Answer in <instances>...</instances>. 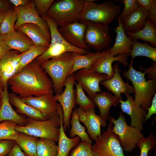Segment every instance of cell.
I'll use <instances>...</instances> for the list:
<instances>
[{"instance_id": "1", "label": "cell", "mask_w": 156, "mask_h": 156, "mask_svg": "<svg viewBox=\"0 0 156 156\" xmlns=\"http://www.w3.org/2000/svg\"><path fill=\"white\" fill-rule=\"evenodd\" d=\"M8 83L14 93L21 98L53 94L54 92L51 79L35 60L14 74Z\"/></svg>"}, {"instance_id": "2", "label": "cell", "mask_w": 156, "mask_h": 156, "mask_svg": "<svg viewBox=\"0 0 156 156\" xmlns=\"http://www.w3.org/2000/svg\"><path fill=\"white\" fill-rule=\"evenodd\" d=\"M77 53L67 52L54 57L40 64L51 79L55 94L62 92L64 83L69 75Z\"/></svg>"}, {"instance_id": "3", "label": "cell", "mask_w": 156, "mask_h": 156, "mask_svg": "<svg viewBox=\"0 0 156 156\" xmlns=\"http://www.w3.org/2000/svg\"><path fill=\"white\" fill-rule=\"evenodd\" d=\"M143 73L136 70L133 67L132 61L127 70L123 72L122 75L129 80L134 90L135 104L147 110L151 105V101L156 90V79L146 81Z\"/></svg>"}, {"instance_id": "4", "label": "cell", "mask_w": 156, "mask_h": 156, "mask_svg": "<svg viewBox=\"0 0 156 156\" xmlns=\"http://www.w3.org/2000/svg\"><path fill=\"white\" fill-rule=\"evenodd\" d=\"M85 0L54 1L46 14L58 27L79 21Z\"/></svg>"}, {"instance_id": "5", "label": "cell", "mask_w": 156, "mask_h": 156, "mask_svg": "<svg viewBox=\"0 0 156 156\" xmlns=\"http://www.w3.org/2000/svg\"><path fill=\"white\" fill-rule=\"evenodd\" d=\"M27 122L25 126L17 125L15 129L22 133L39 138L51 139L58 142L60 135V119L57 110L51 118L39 120L27 118Z\"/></svg>"}, {"instance_id": "6", "label": "cell", "mask_w": 156, "mask_h": 156, "mask_svg": "<svg viewBox=\"0 0 156 156\" xmlns=\"http://www.w3.org/2000/svg\"><path fill=\"white\" fill-rule=\"evenodd\" d=\"M121 6L112 1L100 3L85 0L83 10L79 21H88L109 25L120 13Z\"/></svg>"}, {"instance_id": "7", "label": "cell", "mask_w": 156, "mask_h": 156, "mask_svg": "<svg viewBox=\"0 0 156 156\" xmlns=\"http://www.w3.org/2000/svg\"><path fill=\"white\" fill-rule=\"evenodd\" d=\"M109 122L114 125L112 131L118 137L123 151L131 152L136 147L139 141L144 138L141 131L127 125L125 117L121 112L116 119L114 117H110Z\"/></svg>"}, {"instance_id": "8", "label": "cell", "mask_w": 156, "mask_h": 156, "mask_svg": "<svg viewBox=\"0 0 156 156\" xmlns=\"http://www.w3.org/2000/svg\"><path fill=\"white\" fill-rule=\"evenodd\" d=\"M80 22L86 26L84 39L87 45L98 52L108 48L112 40L109 25L88 21Z\"/></svg>"}, {"instance_id": "9", "label": "cell", "mask_w": 156, "mask_h": 156, "mask_svg": "<svg viewBox=\"0 0 156 156\" xmlns=\"http://www.w3.org/2000/svg\"><path fill=\"white\" fill-rule=\"evenodd\" d=\"M113 126L108 124L106 129L103 130L91 145L95 156H125L119 137L112 131Z\"/></svg>"}, {"instance_id": "10", "label": "cell", "mask_w": 156, "mask_h": 156, "mask_svg": "<svg viewBox=\"0 0 156 156\" xmlns=\"http://www.w3.org/2000/svg\"><path fill=\"white\" fill-rule=\"evenodd\" d=\"M75 82L74 74L68 75L63 83V86L65 87L64 91L60 94L54 96L62 108L65 132L67 129H69L71 114L76 104V90L74 88Z\"/></svg>"}, {"instance_id": "11", "label": "cell", "mask_w": 156, "mask_h": 156, "mask_svg": "<svg viewBox=\"0 0 156 156\" xmlns=\"http://www.w3.org/2000/svg\"><path fill=\"white\" fill-rule=\"evenodd\" d=\"M17 15L14 29L25 23H32L39 26L44 33L50 42L51 35L48 24L44 19L37 13L35 7L34 0H30L29 3L24 6H12Z\"/></svg>"}, {"instance_id": "12", "label": "cell", "mask_w": 156, "mask_h": 156, "mask_svg": "<svg viewBox=\"0 0 156 156\" xmlns=\"http://www.w3.org/2000/svg\"><path fill=\"white\" fill-rule=\"evenodd\" d=\"M73 74L75 81L81 85L91 100L95 94L101 92L100 83L107 79V75L96 73L90 68H82Z\"/></svg>"}, {"instance_id": "13", "label": "cell", "mask_w": 156, "mask_h": 156, "mask_svg": "<svg viewBox=\"0 0 156 156\" xmlns=\"http://www.w3.org/2000/svg\"><path fill=\"white\" fill-rule=\"evenodd\" d=\"M128 56L125 54H120L113 56L110 53V49L102 51L99 57L92 65L90 69L96 73L107 75V79L112 78L114 74V70L112 64L114 61H118L126 67L128 64Z\"/></svg>"}, {"instance_id": "14", "label": "cell", "mask_w": 156, "mask_h": 156, "mask_svg": "<svg viewBox=\"0 0 156 156\" xmlns=\"http://www.w3.org/2000/svg\"><path fill=\"white\" fill-rule=\"evenodd\" d=\"M86 27L85 24L79 21L58 27V29L62 37L70 45L87 50L90 47L84 42Z\"/></svg>"}, {"instance_id": "15", "label": "cell", "mask_w": 156, "mask_h": 156, "mask_svg": "<svg viewBox=\"0 0 156 156\" xmlns=\"http://www.w3.org/2000/svg\"><path fill=\"white\" fill-rule=\"evenodd\" d=\"M76 109L79 121L86 127L90 139L95 141L101 134V126L105 127L107 122L96 114L94 108H91L84 111L79 107Z\"/></svg>"}, {"instance_id": "16", "label": "cell", "mask_w": 156, "mask_h": 156, "mask_svg": "<svg viewBox=\"0 0 156 156\" xmlns=\"http://www.w3.org/2000/svg\"><path fill=\"white\" fill-rule=\"evenodd\" d=\"M21 99L25 103L40 111L47 119L52 117L57 111L59 105L51 94L37 96H30Z\"/></svg>"}, {"instance_id": "17", "label": "cell", "mask_w": 156, "mask_h": 156, "mask_svg": "<svg viewBox=\"0 0 156 156\" xmlns=\"http://www.w3.org/2000/svg\"><path fill=\"white\" fill-rule=\"evenodd\" d=\"M127 99L126 101L120 99L121 109L123 113L130 116V126L135 127L140 131L143 129V124L145 122V116L147 114V109L136 105L133 97L129 93L125 94Z\"/></svg>"}, {"instance_id": "18", "label": "cell", "mask_w": 156, "mask_h": 156, "mask_svg": "<svg viewBox=\"0 0 156 156\" xmlns=\"http://www.w3.org/2000/svg\"><path fill=\"white\" fill-rule=\"evenodd\" d=\"M113 67L115 72L113 76L109 79L101 81L100 84L104 86L109 91L112 92L119 99H122V93L125 94L127 93L134 94L133 86L130 85L128 81L125 82L122 79L118 63H115Z\"/></svg>"}, {"instance_id": "19", "label": "cell", "mask_w": 156, "mask_h": 156, "mask_svg": "<svg viewBox=\"0 0 156 156\" xmlns=\"http://www.w3.org/2000/svg\"><path fill=\"white\" fill-rule=\"evenodd\" d=\"M11 51L0 60V84L3 89L15 74L16 66L23 53Z\"/></svg>"}, {"instance_id": "20", "label": "cell", "mask_w": 156, "mask_h": 156, "mask_svg": "<svg viewBox=\"0 0 156 156\" xmlns=\"http://www.w3.org/2000/svg\"><path fill=\"white\" fill-rule=\"evenodd\" d=\"M8 85L1 93V104L0 107V122L9 120L16 123L17 125L25 126L27 122V118L17 114L12 108L10 102Z\"/></svg>"}, {"instance_id": "21", "label": "cell", "mask_w": 156, "mask_h": 156, "mask_svg": "<svg viewBox=\"0 0 156 156\" xmlns=\"http://www.w3.org/2000/svg\"><path fill=\"white\" fill-rule=\"evenodd\" d=\"M118 19V26L114 29L116 33L115 43L109 48L110 54L114 56L120 54H125L128 56L131 51L133 41L132 38L127 35L120 20Z\"/></svg>"}, {"instance_id": "22", "label": "cell", "mask_w": 156, "mask_h": 156, "mask_svg": "<svg viewBox=\"0 0 156 156\" xmlns=\"http://www.w3.org/2000/svg\"><path fill=\"white\" fill-rule=\"evenodd\" d=\"M148 14V11L140 7L134 10L120 21L125 31L135 33L142 29Z\"/></svg>"}, {"instance_id": "23", "label": "cell", "mask_w": 156, "mask_h": 156, "mask_svg": "<svg viewBox=\"0 0 156 156\" xmlns=\"http://www.w3.org/2000/svg\"><path fill=\"white\" fill-rule=\"evenodd\" d=\"M119 99L109 92L103 91L95 94L91 100L98 107L99 116L107 122L109 118V110L112 106H117L119 103Z\"/></svg>"}, {"instance_id": "24", "label": "cell", "mask_w": 156, "mask_h": 156, "mask_svg": "<svg viewBox=\"0 0 156 156\" xmlns=\"http://www.w3.org/2000/svg\"><path fill=\"white\" fill-rule=\"evenodd\" d=\"M6 44L11 50L23 53L29 50L34 44L32 40L22 32L15 30L3 36Z\"/></svg>"}, {"instance_id": "25", "label": "cell", "mask_w": 156, "mask_h": 156, "mask_svg": "<svg viewBox=\"0 0 156 156\" xmlns=\"http://www.w3.org/2000/svg\"><path fill=\"white\" fill-rule=\"evenodd\" d=\"M57 111L60 118V125L58 141V150L56 156H68L71 150L79 144L80 139L78 136L70 138L66 135L63 127L62 110L60 104Z\"/></svg>"}, {"instance_id": "26", "label": "cell", "mask_w": 156, "mask_h": 156, "mask_svg": "<svg viewBox=\"0 0 156 156\" xmlns=\"http://www.w3.org/2000/svg\"><path fill=\"white\" fill-rule=\"evenodd\" d=\"M10 102L16 108L19 114L24 115L32 120H43L48 119L38 110L23 102L21 98L14 93L8 94Z\"/></svg>"}, {"instance_id": "27", "label": "cell", "mask_w": 156, "mask_h": 156, "mask_svg": "<svg viewBox=\"0 0 156 156\" xmlns=\"http://www.w3.org/2000/svg\"><path fill=\"white\" fill-rule=\"evenodd\" d=\"M69 52L82 55L90 53L87 50L74 47H69L61 44H57L52 46H49L43 53L36 58L35 60L40 64L43 62L53 57Z\"/></svg>"}, {"instance_id": "28", "label": "cell", "mask_w": 156, "mask_h": 156, "mask_svg": "<svg viewBox=\"0 0 156 156\" xmlns=\"http://www.w3.org/2000/svg\"><path fill=\"white\" fill-rule=\"evenodd\" d=\"M15 30L22 32L28 36L35 45L49 47L50 42L40 28L32 23H25L19 26Z\"/></svg>"}, {"instance_id": "29", "label": "cell", "mask_w": 156, "mask_h": 156, "mask_svg": "<svg viewBox=\"0 0 156 156\" xmlns=\"http://www.w3.org/2000/svg\"><path fill=\"white\" fill-rule=\"evenodd\" d=\"M128 36L131 37L133 40L140 39L150 43L151 46L156 47V27L148 18L144 27L135 33L127 32Z\"/></svg>"}, {"instance_id": "30", "label": "cell", "mask_w": 156, "mask_h": 156, "mask_svg": "<svg viewBox=\"0 0 156 156\" xmlns=\"http://www.w3.org/2000/svg\"><path fill=\"white\" fill-rule=\"evenodd\" d=\"M38 138L19 132L15 140L26 156H37L36 147Z\"/></svg>"}, {"instance_id": "31", "label": "cell", "mask_w": 156, "mask_h": 156, "mask_svg": "<svg viewBox=\"0 0 156 156\" xmlns=\"http://www.w3.org/2000/svg\"><path fill=\"white\" fill-rule=\"evenodd\" d=\"M101 52H90L84 55L77 53L74 58L73 66L69 75L82 68H90L93 64L99 57Z\"/></svg>"}, {"instance_id": "32", "label": "cell", "mask_w": 156, "mask_h": 156, "mask_svg": "<svg viewBox=\"0 0 156 156\" xmlns=\"http://www.w3.org/2000/svg\"><path fill=\"white\" fill-rule=\"evenodd\" d=\"M49 47L34 44L29 50L24 52L16 66L15 74L19 73L26 66L43 53Z\"/></svg>"}, {"instance_id": "33", "label": "cell", "mask_w": 156, "mask_h": 156, "mask_svg": "<svg viewBox=\"0 0 156 156\" xmlns=\"http://www.w3.org/2000/svg\"><path fill=\"white\" fill-rule=\"evenodd\" d=\"M133 43L129 56L131 57L132 60L135 57L144 56L150 58L154 62H156V48L149 44L142 43L137 40H133Z\"/></svg>"}, {"instance_id": "34", "label": "cell", "mask_w": 156, "mask_h": 156, "mask_svg": "<svg viewBox=\"0 0 156 156\" xmlns=\"http://www.w3.org/2000/svg\"><path fill=\"white\" fill-rule=\"evenodd\" d=\"M70 124L71 125V128L70 130V135L71 138L78 136L81 141H85L90 145H92V142L86 131V128L80 123L76 108L73 110L72 113Z\"/></svg>"}, {"instance_id": "35", "label": "cell", "mask_w": 156, "mask_h": 156, "mask_svg": "<svg viewBox=\"0 0 156 156\" xmlns=\"http://www.w3.org/2000/svg\"><path fill=\"white\" fill-rule=\"evenodd\" d=\"M58 150V145L53 140L44 138H39L38 139L37 156H56Z\"/></svg>"}, {"instance_id": "36", "label": "cell", "mask_w": 156, "mask_h": 156, "mask_svg": "<svg viewBox=\"0 0 156 156\" xmlns=\"http://www.w3.org/2000/svg\"><path fill=\"white\" fill-rule=\"evenodd\" d=\"M17 19V15L13 8L5 14L0 26V34L4 36L15 30L14 25Z\"/></svg>"}, {"instance_id": "37", "label": "cell", "mask_w": 156, "mask_h": 156, "mask_svg": "<svg viewBox=\"0 0 156 156\" xmlns=\"http://www.w3.org/2000/svg\"><path fill=\"white\" fill-rule=\"evenodd\" d=\"M17 124L9 120H5L0 123V140H15L17 138L19 132L15 129Z\"/></svg>"}, {"instance_id": "38", "label": "cell", "mask_w": 156, "mask_h": 156, "mask_svg": "<svg viewBox=\"0 0 156 156\" xmlns=\"http://www.w3.org/2000/svg\"><path fill=\"white\" fill-rule=\"evenodd\" d=\"M76 86V104L82 110L85 111L90 108H94L95 105L85 94L81 85L75 82Z\"/></svg>"}, {"instance_id": "39", "label": "cell", "mask_w": 156, "mask_h": 156, "mask_svg": "<svg viewBox=\"0 0 156 156\" xmlns=\"http://www.w3.org/2000/svg\"><path fill=\"white\" fill-rule=\"evenodd\" d=\"M156 144V138L152 132L149 135L140 140L137 146L140 149V156H148L149 151L153 149Z\"/></svg>"}, {"instance_id": "40", "label": "cell", "mask_w": 156, "mask_h": 156, "mask_svg": "<svg viewBox=\"0 0 156 156\" xmlns=\"http://www.w3.org/2000/svg\"><path fill=\"white\" fill-rule=\"evenodd\" d=\"M70 156H95L92 150L91 145L84 141H81L73 148Z\"/></svg>"}, {"instance_id": "41", "label": "cell", "mask_w": 156, "mask_h": 156, "mask_svg": "<svg viewBox=\"0 0 156 156\" xmlns=\"http://www.w3.org/2000/svg\"><path fill=\"white\" fill-rule=\"evenodd\" d=\"M120 2L124 5L123 11L117 18L120 21L139 7L136 0H121Z\"/></svg>"}, {"instance_id": "42", "label": "cell", "mask_w": 156, "mask_h": 156, "mask_svg": "<svg viewBox=\"0 0 156 156\" xmlns=\"http://www.w3.org/2000/svg\"><path fill=\"white\" fill-rule=\"evenodd\" d=\"M54 0H35L36 10L40 16L46 14L51 7Z\"/></svg>"}, {"instance_id": "43", "label": "cell", "mask_w": 156, "mask_h": 156, "mask_svg": "<svg viewBox=\"0 0 156 156\" xmlns=\"http://www.w3.org/2000/svg\"><path fill=\"white\" fill-rule=\"evenodd\" d=\"M15 143L12 140H0V155H7Z\"/></svg>"}, {"instance_id": "44", "label": "cell", "mask_w": 156, "mask_h": 156, "mask_svg": "<svg viewBox=\"0 0 156 156\" xmlns=\"http://www.w3.org/2000/svg\"><path fill=\"white\" fill-rule=\"evenodd\" d=\"M11 51L5 42L3 36L0 34V60Z\"/></svg>"}, {"instance_id": "45", "label": "cell", "mask_w": 156, "mask_h": 156, "mask_svg": "<svg viewBox=\"0 0 156 156\" xmlns=\"http://www.w3.org/2000/svg\"><path fill=\"white\" fill-rule=\"evenodd\" d=\"M148 110L146 115L145 116V122L150 119L151 116L156 114V93L154 94L151 101L150 107L147 109Z\"/></svg>"}, {"instance_id": "46", "label": "cell", "mask_w": 156, "mask_h": 156, "mask_svg": "<svg viewBox=\"0 0 156 156\" xmlns=\"http://www.w3.org/2000/svg\"><path fill=\"white\" fill-rule=\"evenodd\" d=\"M136 1L139 7L148 12L153 4L156 3V0H136Z\"/></svg>"}, {"instance_id": "47", "label": "cell", "mask_w": 156, "mask_h": 156, "mask_svg": "<svg viewBox=\"0 0 156 156\" xmlns=\"http://www.w3.org/2000/svg\"><path fill=\"white\" fill-rule=\"evenodd\" d=\"M7 156H26L19 146L15 143Z\"/></svg>"}, {"instance_id": "48", "label": "cell", "mask_w": 156, "mask_h": 156, "mask_svg": "<svg viewBox=\"0 0 156 156\" xmlns=\"http://www.w3.org/2000/svg\"><path fill=\"white\" fill-rule=\"evenodd\" d=\"M145 72L147 74V77L149 79H156V63H153L148 68L146 69Z\"/></svg>"}, {"instance_id": "49", "label": "cell", "mask_w": 156, "mask_h": 156, "mask_svg": "<svg viewBox=\"0 0 156 156\" xmlns=\"http://www.w3.org/2000/svg\"><path fill=\"white\" fill-rule=\"evenodd\" d=\"M9 0H0V12L5 13L12 8Z\"/></svg>"}, {"instance_id": "50", "label": "cell", "mask_w": 156, "mask_h": 156, "mask_svg": "<svg viewBox=\"0 0 156 156\" xmlns=\"http://www.w3.org/2000/svg\"><path fill=\"white\" fill-rule=\"evenodd\" d=\"M148 18L155 25L156 24V3H154L151 7L149 11Z\"/></svg>"}, {"instance_id": "51", "label": "cell", "mask_w": 156, "mask_h": 156, "mask_svg": "<svg viewBox=\"0 0 156 156\" xmlns=\"http://www.w3.org/2000/svg\"><path fill=\"white\" fill-rule=\"evenodd\" d=\"M10 2L15 7L24 6L28 4L29 0H10Z\"/></svg>"}, {"instance_id": "52", "label": "cell", "mask_w": 156, "mask_h": 156, "mask_svg": "<svg viewBox=\"0 0 156 156\" xmlns=\"http://www.w3.org/2000/svg\"><path fill=\"white\" fill-rule=\"evenodd\" d=\"M5 13L0 12V26L5 15Z\"/></svg>"}, {"instance_id": "53", "label": "cell", "mask_w": 156, "mask_h": 156, "mask_svg": "<svg viewBox=\"0 0 156 156\" xmlns=\"http://www.w3.org/2000/svg\"><path fill=\"white\" fill-rule=\"evenodd\" d=\"M3 90V89L0 84V94H1Z\"/></svg>"}, {"instance_id": "54", "label": "cell", "mask_w": 156, "mask_h": 156, "mask_svg": "<svg viewBox=\"0 0 156 156\" xmlns=\"http://www.w3.org/2000/svg\"><path fill=\"white\" fill-rule=\"evenodd\" d=\"M1 99V94H0V101Z\"/></svg>"}, {"instance_id": "55", "label": "cell", "mask_w": 156, "mask_h": 156, "mask_svg": "<svg viewBox=\"0 0 156 156\" xmlns=\"http://www.w3.org/2000/svg\"><path fill=\"white\" fill-rule=\"evenodd\" d=\"M1 101H0V107L1 106Z\"/></svg>"}, {"instance_id": "56", "label": "cell", "mask_w": 156, "mask_h": 156, "mask_svg": "<svg viewBox=\"0 0 156 156\" xmlns=\"http://www.w3.org/2000/svg\"><path fill=\"white\" fill-rule=\"evenodd\" d=\"M0 156H3L2 155H0Z\"/></svg>"}]
</instances>
